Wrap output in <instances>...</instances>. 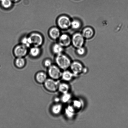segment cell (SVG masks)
Masks as SVG:
<instances>
[{"mask_svg": "<svg viewBox=\"0 0 128 128\" xmlns=\"http://www.w3.org/2000/svg\"><path fill=\"white\" fill-rule=\"evenodd\" d=\"M56 61L57 66L61 70H66L70 67L71 64L68 58L62 54L57 55Z\"/></svg>", "mask_w": 128, "mask_h": 128, "instance_id": "cell-1", "label": "cell"}, {"mask_svg": "<svg viewBox=\"0 0 128 128\" xmlns=\"http://www.w3.org/2000/svg\"><path fill=\"white\" fill-rule=\"evenodd\" d=\"M60 82L58 80L51 78H47L44 83V86L46 90L50 92H56L58 90Z\"/></svg>", "mask_w": 128, "mask_h": 128, "instance_id": "cell-2", "label": "cell"}, {"mask_svg": "<svg viewBox=\"0 0 128 128\" xmlns=\"http://www.w3.org/2000/svg\"><path fill=\"white\" fill-rule=\"evenodd\" d=\"M48 74L51 78L58 80L62 77V72L58 66L52 65L48 68Z\"/></svg>", "mask_w": 128, "mask_h": 128, "instance_id": "cell-3", "label": "cell"}, {"mask_svg": "<svg viewBox=\"0 0 128 128\" xmlns=\"http://www.w3.org/2000/svg\"><path fill=\"white\" fill-rule=\"evenodd\" d=\"M29 37L31 40L32 45L34 46L38 47L43 43V38L39 34L36 32L32 33Z\"/></svg>", "mask_w": 128, "mask_h": 128, "instance_id": "cell-4", "label": "cell"}, {"mask_svg": "<svg viewBox=\"0 0 128 128\" xmlns=\"http://www.w3.org/2000/svg\"><path fill=\"white\" fill-rule=\"evenodd\" d=\"M70 67L71 72L75 76H78L84 71L82 64L76 61L71 63Z\"/></svg>", "mask_w": 128, "mask_h": 128, "instance_id": "cell-5", "label": "cell"}, {"mask_svg": "<svg viewBox=\"0 0 128 128\" xmlns=\"http://www.w3.org/2000/svg\"><path fill=\"white\" fill-rule=\"evenodd\" d=\"M84 37L80 33L75 34L73 36L72 42L73 44L76 48L82 47L84 42Z\"/></svg>", "mask_w": 128, "mask_h": 128, "instance_id": "cell-6", "label": "cell"}, {"mask_svg": "<svg viewBox=\"0 0 128 128\" xmlns=\"http://www.w3.org/2000/svg\"><path fill=\"white\" fill-rule=\"evenodd\" d=\"M71 21L69 18L66 16H61L58 20V24L60 28L66 29L71 26Z\"/></svg>", "mask_w": 128, "mask_h": 128, "instance_id": "cell-7", "label": "cell"}, {"mask_svg": "<svg viewBox=\"0 0 128 128\" xmlns=\"http://www.w3.org/2000/svg\"><path fill=\"white\" fill-rule=\"evenodd\" d=\"M27 48L22 44L18 45L15 48L14 53L17 58H23L27 54Z\"/></svg>", "mask_w": 128, "mask_h": 128, "instance_id": "cell-8", "label": "cell"}, {"mask_svg": "<svg viewBox=\"0 0 128 128\" xmlns=\"http://www.w3.org/2000/svg\"><path fill=\"white\" fill-rule=\"evenodd\" d=\"M71 40L70 36L66 34L60 36L59 39V44L62 47H67L71 44Z\"/></svg>", "mask_w": 128, "mask_h": 128, "instance_id": "cell-9", "label": "cell"}, {"mask_svg": "<svg viewBox=\"0 0 128 128\" xmlns=\"http://www.w3.org/2000/svg\"><path fill=\"white\" fill-rule=\"evenodd\" d=\"M35 78L36 81L38 83L44 84L47 80V75L43 72H40L36 74Z\"/></svg>", "mask_w": 128, "mask_h": 128, "instance_id": "cell-10", "label": "cell"}, {"mask_svg": "<svg viewBox=\"0 0 128 128\" xmlns=\"http://www.w3.org/2000/svg\"><path fill=\"white\" fill-rule=\"evenodd\" d=\"M49 34L50 36L53 39L58 38L60 36V31L59 29L56 27H54L50 30Z\"/></svg>", "mask_w": 128, "mask_h": 128, "instance_id": "cell-11", "label": "cell"}, {"mask_svg": "<svg viewBox=\"0 0 128 128\" xmlns=\"http://www.w3.org/2000/svg\"><path fill=\"white\" fill-rule=\"evenodd\" d=\"M74 76H75L72 72L66 70L62 72L61 78L64 81H69L72 80Z\"/></svg>", "mask_w": 128, "mask_h": 128, "instance_id": "cell-12", "label": "cell"}, {"mask_svg": "<svg viewBox=\"0 0 128 128\" xmlns=\"http://www.w3.org/2000/svg\"><path fill=\"white\" fill-rule=\"evenodd\" d=\"M94 34V31L90 27H87L84 29L83 30L82 35L84 38H89L92 37Z\"/></svg>", "mask_w": 128, "mask_h": 128, "instance_id": "cell-13", "label": "cell"}, {"mask_svg": "<svg viewBox=\"0 0 128 128\" xmlns=\"http://www.w3.org/2000/svg\"><path fill=\"white\" fill-rule=\"evenodd\" d=\"M65 114L69 118L73 117L75 113V110L72 105H69L65 110Z\"/></svg>", "mask_w": 128, "mask_h": 128, "instance_id": "cell-14", "label": "cell"}, {"mask_svg": "<svg viewBox=\"0 0 128 128\" xmlns=\"http://www.w3.org/2000/svg\"><path fill=\"white\" fill-rule=\"evenodd\" d=\"M26 61L23 58H17L15 61V64L18 68H22L25 66Z\"/></svg>", "mask_w": 128, "mask_h": 128, "instance_id": "cell-15", "label": "cell"}, {"mask_svg": "<svg viewBox=\"0 0 128 128\" xmlns=\"http://www.w3.org/2000/svg\"><path fill=\"white\" fill-rule=\"evenodd\" d=\"M70 90V86L67 84L65 83H60L59 85L58 90L63 94L68 93Z\"/></svg>", "mask_w": 128, "mask_h": 128, "instance_id": "cell-16", "label": "cell"}, {"mask_svg": "<svg viewBox=\"0 0 128 128\" xmlns=\"http://www.w3.org/2000/svg\"><path fill=\"white\" fill-rule=\"evenodd\" d=\"M62 106L60 104H56L53 105L51 108V111L54 114L57 115L59 114L62 111Z\"/></svg>", "mask_w": 128, "mask_h": 128, "instance_id": "cell-17", "label": "cell"}, {"mask_svg": "<svg viewBox=\"0 0 128 128\" xmlns=\"http://www.w3.org/2000/svg\"><path fill=\"white\" fill-rule=\"evenodd\" d=\"M62 47H63L59 43L55 44L52 46V51L54 53L57 55L62 54L63 51Z\"/></svg>", "mask_w": 128, "mask_h": 128, "instance_id": "cell-18", "label": "cell"}, {"mask_svg": "<svg viewBox=\"0 0 128 128\" xmlns=\"http://www.w3.org/2000/svg\"><path fill=\"white\" fill-rule=\"evenodd\" d=\"M12 2L11 0H0V4L3 8L8 9L12 6Z\"/></svg>", "mask_w": 128, "mask_h": 128, "instance_id": "cell-19", "label": "cell"}, {"mask_svg": "<svg viewBox=\"0 0 128 128\" xmlns=\"http://www.w3.org/2000/svg\"><path fill=\"white\" fill-rule=\"evenodd\" d=\"M40 50L38 47H35L31 48L30 50V54L31 56L34 57H38L40 55Z\"/></svg>", "mask_w": 128, "mask_h": 128, "instance_id": "cell-20", "label": "cell"}, {"mask_svg": "<svg viewBox=\"0 0 128 128\" xmlns=\"http://www.w3.org/2000/svg\"><path fill=\"white\" fill-rule=\"evenodd\" d=\"M22 44L26 46L27 48L30 47L32 45L31 41L29 37H24L21 40Z\"/></svg>", "mask_w": 128, "mask_h": 128, "instance_id": "cell-21", "label": "cell"}, {"mask_svg": "<svg viewBox=\"0 0 128 128\" xmlns=\"http://www.w3.org/2000/svg\"><path fill=\"white\" fill-rule=\"evenodd\" d=\"M72 105L75 110H80L82 106V102L80 100H75L73 102Z\"/></svg>", "mask_w": 128, "mask_h": 128, "instance_id": "cell-22", "label": "cell"}, {"mask_svg": "<svg viewBox=\"0 0 128 128\" xmlns=\"http://www.w3.org/2000/svg\"><path fill=\"white\" fill-rule=\"evenodd\" d=\"M71 96L70 94L68 93H67L64 94L62 95L61 98V100L62 102L64 103L68 102L71 99Z\"/></svg>", "mask_w": 128, "mask_h": 128, "instance_id": "cell-23", "label": "cell"}, {"mask_svg": "<svg viewBox=\"0 0 128 128\" xmlns=\"http://www.w3.org/2000/svg\"><path fill=\"white\" fill-rule=\"evenodd\" d=\"M71 26L73 28L76 29L80 27V22L76 20H74L71 22Z\"/></svg>", "mask_w": 128, "mask_h": 128, "instance_id": "cell-24", "label": "cell"}, {"mask_svg": "<svg viewBox=\"0 0 128 128\" xmlns=\"http://www.w3.org/2000/svg\"><path fill=\"white\" fill-rule=\"evenodd\" d=\"M76 51H77V53L79 55H80V56H82L84 54L85 50L84 48L82 47L78 48Z\"/></svg>", "mask_w": 128, "mask_h": 128, "instance_id": "cell-25", "label": "cell"}, {"mask_svg": "<svg viewBox=\"0 0 128 128\" xmlns=\"http://www.w3.org/2000/svg\"><path fill=\"white\" fill-rule=\"evenodd\" d=\"M44 65L46 67L49 68L52 65V61L49 59L46 60L44 62Z\"/></svg>", "mask_w": 128, "mask_h": 128, "instance_id": "cell-26", "label": "cell"}, {"mask_svg": "<svg viewBox=\"0 0 128 128\" xmlns=\"http://www.w3.org/2000/svg\"><path fill=\"white\" fill-rule=\"evenodd\" d=\"M12 1H13V2H18V1H19L20 0H11Z\"/></svg>", "mask_w": 128, "mask_h": 128, "instance_id": "cell-27", "label": "cell"}, {"mask_svg": "<svg viewBox=\"0 0 128 128\" xmlns=\"http://www.w3.org/2000/svg\"><path fill=\"white\" fill-rule=\"evenodd\" d=\"M55 101H56V102H58L59 101V100H58V98H57L56 99V100H55Z\"/></svg>", "mask_w": 128, "mask_h": 128, "instance_id": "cell-28", "label": "cell"}]
</instances>
